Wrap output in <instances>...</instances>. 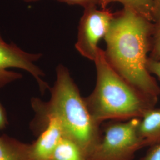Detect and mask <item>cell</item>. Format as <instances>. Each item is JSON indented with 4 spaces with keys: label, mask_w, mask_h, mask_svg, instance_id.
<instances>
[{
    "label": "cell",
    "mask_w": 160,
    "mask_h": 160,
    "mask_svg": "<svg viewBox=\"0 0 160 160\" xmlns=\"http://www.w3.org/2000/svg\"><path fill=\"white\" fill-rule=\"evenodd\" d=\"M114 2H120L123 8L130 9L152 22V0H100V6L102 8H106Z\"/></svg>",
    "instance_id": "8fae6325"
},
{
    "label": "cell",
    "mask_w": 160,
    "mask_h": 160,
    "mask_svg": "<svg viewBox=\"0 0 160 160\" xmlns=\"http://www.w3.org/2000/svg\"><path fill=\"white\" fill-rule=\"evenodd\" d=\"M8 125V122L6 110L0 102V131L4 129Z\"/></svg>",
    "instance_id": "e0dca14e"
},
{
    "label": "cell",
    "mask_w": 160,
    "mask_h": 160,
    "mask_svg": "<svg viewBox=\"0 0 160 160\" xmlns=\"http://www.w3.org/2000/svg\"><path fill=\"white\" fill-rule=\"evenodd\" d=\"M154 23L130 9L114 13L104 40L108 61L139 90L158 99L160 87L147 68Z\"/></svg>",
    "instance_id": "6da1fadb"
},
{
    "label": "cell",
    "mask_w": 160,
    "mask_h": 160,
    "mask_svg": "<svg viewBox=\"0 0 160 160\" xmlns=\"http://www.w3.org/2000/svg\"><path fill=\"white\" fill-rule=\"evenodd\" d=\"M139 121L137 118L108 125L89 160H134L136 152L144 147L138 132Z\"/></svg>",
    "instance_id": "277c9868"
},
{
    "label": "cell",
    "mask_w": 160,
    "mask_h": 160,
    "mask_svg": "<svg viewBox=\"0 0 160 160\" xmlns=\"http://www.w3.org/2000/svg\"><path fill=\"white\" fill-rule=\"evenodd\" d=\"M138 132L144 147L160 143V109H150L139 118Z\"/></svg>",
    "instance_id": "ba28073f"
},
{
    "label": "cell",
    "mask_w": 160,
    "mask_h": 160,
    "mask_svg": "<svg viewBox=\"0 0 160 160\" xmlns=\"http://www.w3.org/2000/svg\"><path fill=\"white\" fill-rule=\"evenodd\" d=\"M141 160H160V143L150 147V149Z\"/></svg>",
    "instance_id": "9a60e30c"
},
{
    "label": "cell",
    "mask_w": 160,
    "mask_h": 160,
    "mask_svg": "<svg viewBox=\"0 0 160 160\" xmlns=\"http://www.w3.org/2000/svg\"><path fill=\"white\" fill-rule=\"evenodd\" d=\"M147 68L151 74L156 76L160 80V61L154 60L148 58Z\"/></svg>",
    "instance_id": "5bb4252c"
},
{
    "label": "cell",
    "mask_w": 160,
    "mask_h": 160,
    "mask_svg": "<svg viewBox=\"0 0 160 160\" xmlns=\"http://www.w3.org/2000/svg\"><path fill=\"white\" fill-rule=\"evenodd\" d=\"M114 16L107 8L99 10L97 7H92L84 9L75 44L81 55L94 61L99 48L98 44L106 36Z\"/></svg>",
    "instance_id": "8992f818"
},
{
    "label": "cell",
    "mask_w": 160,
    "mask_h": 160,
    "mask_svg": "<svg viewBox=\"0 0 160 160\" xmlns=\"http://www.w3.org/2000/svg\"><path fill=\"white\" fill-rule=\"evenodd\" d=\"M54 85L49 89L50 99L47 102L36 97L31 100L34 116L30 129L38 136L49 119H55L62 128L63 136L78 143L89 158L102 137L100 125L92 119L67 67L58 65Z\"/></svg>",
    "instance_id": "7a4b0ae2"
},
{
    "label": "cell",
    "mask_w": 160,
    "mask_h": 160,
    "mask_svg": "<svg viewBox=\"0 0 160 160\" xmlns=\"http://www.w3.org/2000/svg\"><path fill=\"white\" fill-rule=\"evenodd\" d=\"M60 2L67 3L69 5L80 6L87 8L92 7L100 6V0H58Z\"/></svg>",
    "instance_id": "4fadbf2b"
},
{
    "label": "cell",
    "mask_w": 160,
    "mask_h": 160,
    "mask_svg": "<svg viewBox=\"0 0 160 160\" xmlns=\"http://www.w3.org/2000/svg\"><path fill=\"white\" fill-rule=\"evenodd\" d=\"M42 56V53L24 51L13 43H7L3 40L0 32V88L22 78L21 74L8 70L10 68H16L32 75L42 93L49 90L50 87L42 78L45 76L44 72L35 63Z\"/></svg>",
    "instance_id": "5b68a950"
},
{
    "label": "cell",
    "mask_w": 160,
    "mask_h": 160,
    "mask_svg": "<svg viewBox=\"0 0 160 160\" xmlns=\"http://www.w3.org/2000/svg\"><path fill=\"white\" fill-rule=\"evenodd\" d=\"M29 143L4 134L0 136V160H29Z\"/></svg>",
    "instance_id": "9c48e42d"
},
{
    "label": "cell",
    "mask_w": 160,
    "mask_h": 160,
    "mask_svg": "<svg viewBox=\"0 0 160 160\" xmlns=\"http://www.w3.org/2000/svg\"><path fill=\"white\" fill-rule=\"evenodd\" d=\"M152 20L154 23L160 20V0H152Z\"/></svg>",
    "instance_id": "2e32d148"
},
{
    "label": "cell",
    "mask_w": 160,
    "mask_h": 160,
    "mask_svg": "<svg viewBox=\"0 0 160 160\" xmlns=\"http://www.w3.org/2000/svg\"><path fill=\"white\" fill-rule=\"evenodd\" d=\"M93 62L96 82L92 93L84 98L98 125L106 120L139 119L154 108L158 99L141 91L118 74L108 61L104 50L98 48Z\"/></svg>",
    "instance_id": "3957f363"
},
{
    "label": "cell",
    "mask_w": 160,
    "mask_h": 160,
    "mask_svg": "<svg viewBox=\"0 0 160 160\" xmlns=\"http://www.w3.org/2000/svg\"><path fill=\"white\" fill-rule=\"evenodd\" d=\"M51 160H89V158L78 143L63 136Z\"/></svg>",
    "instance_id": "30bf717a"
},
{
    "label": "cell",
    "mask_w": 160,
    "mask_h": 160,
    "mask_svg": "<svg viewBox=\"0 0 160 160\" xmlns=\"http://www.w3.org/2000/svg\"><path fill=\"white\" fill-rule=\"evenodd\" d=\"M25 1H27V2H32V1H39V0H24Z\"/></svg>",
    "instance_id": "ac0fdd59"
},
{
    "label": "cell",
    "mask_w": 160,
    "mask_h": 160,
    "mask_svg": "<svg viewBox=\"0 0 160 160\" xmlns=\"http://www.w3.org/2000/svg\"><path fill=\"white\" fill-rule=\"evenodd\" d=\"M63 136V130L59 122L55 119H49L38 138L29 143V160H51Z\"/></svg>",
    "instance_id": "52a82bcc"
},
{
    "label": "cell",
    "mask_w": 160,
    "mask_h": 160,
    "mask_svg": "<svg viewBox=\"0 0 160 160\" xmlns=\"http://www.w3.org/2000/svg\"><path fill=\"white\" fill-rule=\"evenodd\" d=\"M149 58L160 61V20L154 23Z\"/></svg>",
    "instance_id": "7c38bea8"
}]
</instances>
